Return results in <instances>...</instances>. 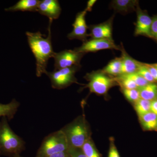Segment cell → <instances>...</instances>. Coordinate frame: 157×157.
Segmentation results:
<instances>
[{"label":"cell","instance_id":"cell-1","mask_svg":"<svg viewBox=\"0 0 157 157\" xmlns=\"http://www.w3.org/2000/svg\"><path fill=\"white\" fill-rule=\"evenodd\" d=\"M52 21L49 20L48 27V36L45 38L40 32L36 33H26L28 42L30 48L36 59V75L40 77L42 74H46L48 60L54 57L56 52L54 51L52 43L51 26Z\"/></svg>","mask_w":157,"mask_h":157},{"label":"cell","instance_id":"cell-2","mask_svg":"<svg viewBox=\"0 0 157 157\" xmlns=\"http://www.w3.org/2000/svg\"><path fill=\"white\" fill-rule=\"evenodd\" d=\"M25 148V142L11 129L6 117L0 121V155L17 157Z\"/></svg>","mask_w":157,"mask_h":157},{"label":"cell","instance_id":"cell-3","mask_svg":"<svg viewBox=\"0 0 157 157\" xmlns=\"http://www.w3.org/2000/svg\"><path fill=\"white\" fill-rule=\"evenodd\" d=\"M60 130L66 136L69 148H82L91 138L89 127L83 115L78 117Z\"/></svg>","mask_w":157,"mask_h":157},{"label":"cell","instance_id":"cell-4","mask_svg":"<svg viewBox=\"0 0 157 157\" xmlns=\"http://www.w3.org/2000/svg\"><path fill=\"white\" fill-rule=\"evenodd\" d=\"M69 149L66 136L60 130L52 133L44 138L36 157H48L58 153L67 151Z\"/></svg>","mask_w":157,"mask_h":157},{"label":"cell","instance_id":"cell-5","mask_svg":"<svg viewBox=\"0 0 157 157\" xmlns=\"http://www.w3.org/2000/svg\"><path fill=\"white\" fill-rule=\"evenodd\" d=\"M84 78L88 82L84 88H88L90 92L99 95H105L111 88L118 85L115 77L107 75L102 70L88 73Z\"/></svg>","mask_w":157,"mask_h":157},{"label":"cell","instance_id":"cell-6","mask_svg":"<svg viewBox=\"0 0 157 157\" xmlns=\"http://www.w3.org/2000/svg\"><path fill=\"white\" fill-rule=\"evenodd\" d=\"M81 68V66H73L70 67L54 70L48 72L46 74L50 78L52 87L61 90L70 86L73 83H78L75 77V73Z\"/></svg>","mask_w":157,"mask_h":157},{"label":"cell","instance_id":"cell-7","mask_svg":"<svg viewBox=\"0 0 157 157\" xmlns=\"http://www.w3.org/2000/svg\"><path fill=\"white\" fill-rule=\"evenodd\" d=\"M85 54L75 50H65L58 53L56 52L53 57L55 60L54 70L81 66L80 61Z\"/></svg>","mask_w":157,"mask_h":157},{"label":"cell","instance_id":"cell-8","mask_svg":"<svg viewBox=\"0 0 157 157\" xmlns=\"http://www.w3.org/2000/svg\"><path fill=\"white\" fill-rule=\"evenodd\" d=\"M120 50L121 46L117 45L113 40L109 39H91L83 42L82 45L74 50L84 54L94 52L104 49Z\"/></svg>","mask_w":157,"mask_h":157},{"label":"cell","instance_id":"cell-9","mask_svg":"<svg viewBox=\"0 0 157 157\" xmlns=\"http://www.w3.org/2000/svg\"><path fill=\"white\" fill-rule=\"evenodd\" d=\"M86 13L87 12L84 10L76 14L75 21L73 24V31L68 34V39L70 40L78 39L83 42L87 40V38L89 36L87 33L88 26L86 21Z\"/></svg>","mask_w":157,"mask_h":157},{"label":"cell","instance_id":"cell-10","mask_svg":"<svg viewBox=\"0 0 157 157\" xmlns=\"http://www.w3.org/2000/svg\"><path fill=\"white\" fill-rule=\"evenodd\" d=\"M114 15L107 21L98 25H90L89 36L91 39H109L113 40L112 38L113 21Z\"/></svg>","mask_w":157,"mask_h":157},{"label":"cell","instance_id":"cell-11","mask_svg":"<svg viewBox=\"0 0 157 157\" xmlns=\"http://www.w3.org/2000/svg\"><path fill=\"white\" fill-rule=\"evenodd\" d=\"M136 11L137 18L135 25V36H143L151 38V28L152 18L149 16L147 12L141 10L139 6H137Z\"/></svg>","mask_w":157,"mask_h":157},{"label":"cell","instance_id":"cell-12","mask_svg":"<svg viewBox=\"0 0 157 157\" xmlns=\"http://www.w3.org/2000/svg\"><path fill=\"white\" fill-rule=\"evenodd\" d=\"M61 8L57 0H42L39 2L37 11L53 21L59 17Z\"/></svg>","mask_w":157,"mask_h":157},{"label":"cell","instance_id":"cell-13","mask_svg":"<svg viewBox=\"0 0 157 157\" xmlns=\"http://www.w3.org/2000/svg\"><path fill=\"white\" fill-rule=\"evenodd\" d=\"M121 57L122 61L121 75L137 73L139 68L143 64V63L137 61L129 55L122 44L121 45Z\"/></svg>","mask_w":157,"mask_h":157},{"label":"cell","instance_id":"cell-14","mask_svg":"<svg viewBox=\"0 0 157 157\" xmlns=\"http://www.w3.org/2000/svg\"><path fill=\"white\" fill-rule=\"evenodd\" d=\"M138 6V1L134 0H114L110 5L116 12L123 14L136 11Z\"/></svg>","mask_w":157,"mask_h":157},{"label":"cell","instance_id":"cell-15","mask_svg":"<svg viewBox=\"0 0 157 157\" xmlns=\"http://www.w3.org/2000/svg\"><path fill=\"white\" fill-rule=\"evenodd\" d=\"M39 2V0H20L14 6L5 9V11H37Z\"/></svg>","mask_w":157,"mask_h":157},{"label":"cell","instance_id":"cell-16","mask_svg":"<svg viewBox=\"0 0 157 157\" xmlns=\"http://www.w3.org/2000/svg\"><path fill=\"white\" fill-rule=\"evenodd\" d=\"M20 104L15 99H13L8 104L0 103V117H6L9 120L14 118Z\"/></svg>","mask_w":157,"mask_h":157},{"label":"cell","instance_id":"cell-17","mask_svg":"<svg viewBox=\"0 0 157 157\" xmlns=\"http://www.w3.org/2000/svg\"><path fill=\"white\" fill-rule=\"evenodd\" d=\"M138 90L141 99L150 101L157 99V85L155 83H148Z\"/></svg>","mask_w":157,"mask_h":157},{"label":"cell","instance_id":"cell-18","mask_svg":"<svg viewBox=\"0 0 157 157\" xmlns=\"http://www.w3.org/2000/svg\"><path fill=\"white\" fill-rule=\"evenodd\" d=\"M121 57L116 58L109 62L108 64L101 70L107 75L115 77L121 75Z\"/></svg>","mask_w":157,"mask_h":157},{"label":"cell","instance_id":"cell-19","mask_svg":"<svg viewBox=\"0 0 157 157\" xmlns=\"http://www.w3.org/2000/svg\"><path fill=\"white\" fill-rule=\"evenodd\" d=\"M139 117L144 130L152 131L157 128V115L153 113L151 111Z\"/></svg>","mask_w":157,"mask_h":157},{"label":"cell","instance_id":"cell-20","mask_svg":"<svg viewBox=\"0 0 157 157\" xmlns=\"http://www.w3.org/2000/svg\"><path fill=\"white\" fill-rule=\"evenodd\" d=\"M151 101L140 98L134 103V107L139 117L151 112Z\"/></svg>","mask_w":157,"mask_h":157},{"label":"cell","instance_id":"cell-21","mask_svg":"<svg viewBox=\"0 0 157 157\" xmlns=\"http://www.w3.org/2000/svg\"><path fill=\"white\" fill-rule=\"evenodd\" d=\"M81 149L86 157H102L91 138L86 142Z\"/></svg>","mask_w":157,"mask_h":157},{"label":"cell","instance_id":"cell-22","mask_svg":"<svg viewBox=\"0 0 157 157\" xmlns=\"http://www.w3.org/2000/svg\"><path fill=\"white\" fill-rule=\"evenodd\" d=\"M121 90L125 98L131 103L134 104L140 98V94L138 89L129 90L121 88Z\"/></svg>","mask_w":157,"mask_h":157},{"label":"cell","instance_id":"cell-23","mask_svg":"<svg viewBox=\"0 0 157 157\" xmlns=\"http://www.w3.org/2000/svg\"><path fill=\"white\" fill-rule=\"evenodd\" d=\"M123 75L133 80L137 85L138 88L143 87L149 83V82L137 73Z\"/></svg>","mask_w":157,"mask_h":157},{"label":"cell","instance_id":"cell-24","mask_svg":"<svg viewBox=\"0 0 157 157\" xmlns=\"http://www.w3.org/2000/svg\"><path fill=\"white\" fill-rule=\"evenodd\" d=\"M137 73L142 76L149 83H154L156 82L152 76L151 73L147 67L145 63H143L137 71Z\"/></svg>","mask_w":157,"mask_h":157},{"label":"cell","instance_id":"cell-25","mask_svg":"<svg viewBox=\"0 0 157 157\" xmlns=\"http://www.w3.org/2000/svg\"><path fill=\"white\" fill-rule=\"evenodd\" d=\"M109 146L108 157H121L117 147L116 146L115 140L113 137L109 138Z\"/></svg>","mask_w":157,"mask_h":157},{"label":"cell","instance_id":"cell-26","mask_svg":"<svg viewBox=\"0 0 157 157\" xmlns=\"http://www.w3.org/2000/svg\"><path fill=\"white\" fill-rule=\"evenodd\" d=\"M151 35L152 39H154L157 42V15H155L152 18Z\"/></svg>","mask_w":157,"mask_h":157},{"label":"cell","instance_id":"cell-27","mask_svg":"<svg viewBox=\"0 0 157 157\" xmlns=\"http://www.w3.org/2000/svg\"><path fill=\"white\" fill-rule=\"evenodd\" d=\"M71 157H86L81 148H69Z\"/></svg>","mask_w":157,"mask_h":157},{"label":"cell","instance_id":"cell-28","mask_svg":"<svg viewBox=\"0 0 157 157\" xmlns=\"http://www.w3.org/2000/svg\"><path fill=\"white\" fill-rule=\"evenodd\" d=\"M151 73L153 78H154L155 81H157V69L156 68L153 66L152 64H145Z\"/></svg>","mask_w":157,"mask_h":157},{"label":"cell","instance_id":"cell-29","mask_svg":"<svg viewBox=\"0 0 157 157\" xmlns=\"http://www.w3.org/2000/svg\"><path fill=\"white\" fill-rule=\"evenodd\" d=\"M48 157H71V156L68 150L67 151L58 153Z\"/></svg>","mask_w":157,"mask_h":157},{"label":"cell","instance_id":"cell-30","mask_svg":"<svg viewBox=\"0 0 157 157\" xmlns=\"http://www.w3.org/2000/svg\"><path fill=\"white\" fill-rule=\"evenodd\" d=\"M97 1L96 0H89L87 2V5H86V8L85 9V11H86V12H88V11H91L92 10V8L93 6L95 5Z\"/></svg>","mask_w":157,"mask_h":157},{"label":"cell","instance_id":"cell-31","mask_svg":"<svg viewBox=\"0 0 157 157\" xmlns=\"http://www.w3.org/2000/svg\"><path fill=\"white\" fill-rule=\"evenodd\" d=\"M151 111L157 115V99L151 101Z\"/></svg>","mask_w":157,"mask_h":157},{"label":"cell","instance_id":"cell-32","mask_svg":"<svg viewBox=\"0 0 157 157\" xmlns=\"http://www.w3.org/2000/svg\"><path fill=\"white\" fill-rule=\"evenodd\" d=\"M152 65L155 67L157 69V63L153 64H152Z\"/></svg>","mask_w":157,"mask_h":157},{"label":"cell","instance_id":"cell-33","mask_svg":"<svg viewBox=\"0 0 157 157\" xmlns=\"http://www.w3.org/2000/svg\"><path fill=\"white\" fill-rule=\"evenodd\" d=\"M22 157V156H18V157Z\"/></svg>","mask_w":157,"mask_h":157}]
</instances>
